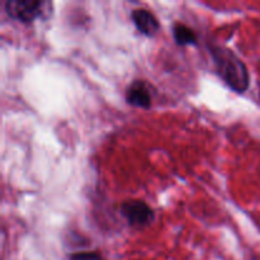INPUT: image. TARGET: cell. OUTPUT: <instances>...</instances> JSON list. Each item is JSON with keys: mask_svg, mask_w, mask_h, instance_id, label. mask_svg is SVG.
Listing matches in <instances>:
<instances>
[{"mask_svg": "<svg viewBox=\"0 0 260 260\" xmlns=\"http://www.w3.org/2000/svg\"><path fill=\"white\" fill-rule=\"evenodd\" d=\"M131 18L137 29L142 35L147 36V37H151V36L156 35L157 30L160 29L159 20H157V18L150 10L142 9V8L135 9L132 12Z\"/></svg>", "mask_w": 260, "mask_h": 260, "instance_id": "cell-5", "label": "cell"}, {"mask_svg": "<svg viewBox=\"0 0 260 260\" xmlns=\"http://www.w3.org/2000/svg\"><path fill=\"white\" fill-rule=\"evenodd\" d=\"M122 216L135 228H144L154 220V211L144 201L129 200L121 205Z\"/></svg>", "mask_w": 260, "mask_h": 260, "instance_id": "cell-3", "label": "cell"}, {"mask_svg": "<svg viewBox=\"0 0 260 260\" xmlns=\"http://www.w3.org/2000/svg\"><path fill=\"white\" fill-rule=\"evenodd\" d=\"M69 260H104L95 251H80V253H75L70 256Z\"/></svg>", "mask_w": 260, "mask_h": 260, "instance_id": "cell-7", "label": "cell"}, {"mask_svg": "<svg viewBox=\"0 0 260 260\" xmlns=\"http://www.w3.org/2000/svg\"><path fill=\"white\" fill-rule=\"evenodd\" d=\"M48 5H51V3L41 0H8L5 3V12L18 22L32 23L42 17L46 10L45 7Z\"/></svg>", "mask_w": 260, "mask_h": 260, "instance_id": "cell-2", "label": "cell"}, {"mask_svg": "<svg viewBox=\"0 0 260 260\" xmlns=\"http://www.w3.org/2000/svg\"><path fill=\"white\" fill-rule=\"evenodd\" d=\"M173 36L175 43L179 46H189L197 43V35L194 30L183 23H175L173 27Z\"/></svg>", "mask_w": 260, "mask_h": 260, "instance_id": "cell-6", "label": "cell"}, {"mask_svg": "<svg viewBox=\"0 0 260 260\" xmlns=\"http://www.w3.org/2000/svg\"><path fill=\"white\" fill-rule=\"evenodd\" d=\"M127 103L139 108L149 109L152 104V96L149 86L142 80H135L126 90Z\"/></svg>", "mask_w": 260, "mask_h": 260, "instance_id": "cell-4", "label": "cell"}, {"mask_svg": "<svg viewBox=\"0 0 260 260\" xmlns=\"http://www.w3.org/2000/svg\"><path fill=\"white\" fill-rule=\"evenodd\" d=\"M259 96H260V93H259Z\"/></svg>", "mask_w": 260, "mask_h": 260, "instance_id": "cell-8", "label": "cell"}, {"mask_svg": "<svg viewBox=\"0 0 260 260\" xmlns=\"http://www.w3.org/2000/svg\"><path fill=\"white\" fill-rule=\"evenodd\" d=\"M208 50L215 62L216 73L226 85L236 93H245L250 85V74L244 61L223 46L210 45Z\"/></svg>", "mask_w": 260, "mask_h": 260, "instance_id": "cell-1", "label": "cell"}]
</instances>
